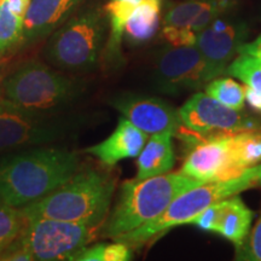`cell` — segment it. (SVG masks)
I'll list each match as a JSON object with an SVG mask.
<instances>
[{"instance_id":"cell-1","label":"cell","mask_w":261,"mask_h":261,"mask_svg":"<svg viewBox=\"0 0 261 261\" xmlns=\"http://www.w3.org/2000/svg\"><path fill=\"white\" fill-rule=\"evenodd\" d=\"M80 169L76 151L33 146L0 155V200L22 208L41 200Z\"/></svg>"},{"instance_id":"cell-2","label":"cell","mask_w":261,"mask_h":261,"mask_svg":"<svg viewBox=\"0 0 261 261\" xmlns=\"http://www.w3.org/2000/svg\"><path fill=\"white\" fill-rule=\"evenodd\" d=\"M115 182V178L107 172L79 169L41 200L19 210L27 219L48 218L103 227L112 205Z\"/></svg>"},{"instance_id":"cell-3","label":"cell","mask_w":261,"mask_h":261,"mask_svg":"<svg viewBox=\"0 0 261 261\" xmlns=\"http://www.w3.org/2000/svg\"><path fill=\"white\" fill-rule=\"evenodd\" d=\"M86 83L41 61L27 60L4 76L2 97L33 112L63 113L85 96Z\"/></svg>"},{"instance_id":"cell-4","label":"cell","mask_w":261,"mask_h":261,"mask_svg":"<svg viewBox=\"0 0 261 261\" xmlns=\"http://www.w3.org/2000/svg\"><path fill=\"white\" fill-rule=\"evenodd\" d=\"M204 184L184 173H166L123 182L114 208L102 227V236L116 240L162 213L189 189Z\"/></svg>"},{"instance_id":"cell-5","label":"cell","mask_w":261,"mask_h":261,"mask_svg":"<svg viewBox=\"0 0 261 261\" xmlns=\"http://www.w3.org/2000/svg\"><path fill=\"white\" fill-rule=\"evenodd\" d=\"M108 31L104 9L91 6L70 16L48 35L42 56L58 70L73 75L90 73L102 60Z\"/></svg>"},{"instance_id":"cell-6","label":"cell","mask_w":261,"mask_h":261,"mask_svg":"<svg viewBox=\"0 0 261 261\" xmlns=\"http://www.w3.org/2000/svg\"><path fill=\"white\" fill-rule=\"evenodd\" d=\"M257 187H261L260 163L247 168L242 174L234 178L204 182L189 189L175 197L161 214L142 226L116 238V241L126 242L130 248H138L145 243L154 242L155 238L162 236L166 231L179 225H188L196 215L210 205Z\"/></svg>"},{"instance_id":"cell-7","label":"cell","mask_w":261,"mask_h":261,"mask_svg":"<svg viewBox=\"0 0 261 261\" xmlns=\"http://www.w3.org/2000/svg\"><path fill=\"white\" fill-rule=\"evenodd\" d=\"M86 122L87 117L76 113L33 112L0 97V154L69 138Z\"/></svg>"},{"instance_id":"cell-8","label":"cell","mask_w":261,"mask_h":261,"mask_svg":"<svg viewBox=\"0 0 261 261\" xmlns=\"http://www.w3.org/2000/svg\"><path fill=\"white\" fill-rule=\"evenodd\" d=\"M27 219V218H25ZM102 230L99 226L48 218L27 219L17 240L12 242L25 250L33 260H71L86 248Z\"/></svg>"},{"instance_id":"cell-9","label":"cell","mask_w":261,"mask_h":261,"mask_svg":"<svg viewBox=\"0 0 261 261\" xmlns=\"http://www.w3.org/2000/svg\"><path fill=\"white\" fill-rule=\"evenodd\" d=\"M108 103L148 135L168 132L189 146L208 139L188 128L179 115V110L158 97L123 93L113 97Z\"/></svg>"},{"instance_id":"cell-10","label":"cell","mask_w":261,"mask_h":261,"mask_svg":"<svg viewBox=\"0 0 261 261\" xmlns=\"http://www.w3.org/2000/svg\"><path fill=\"white\" fill-rule=\"evenodd\" d=\"M213 79V71L196 45H169L158 52L154 65V85L161 93L174 96L200 90Z\"/></svg>"},{"instance_id":"cell-11","label":"cell","mask_w":261,"mask_h":261,"mask_svg":"<svg viewBox=\"0 0 261 261\" xmlns=\"http://www.w3.org/2000/svg\"><path fill=\"white\" fill-rule=\"evenodd\" d=\"M184 125L205 138L259 128L253 116L220 103L207 93H196L179 109Z\"/></svg>"},{"instance_id":"cell-12","label":"cell","mask_w":261,"mask_h":261,"mask_svg":"<svg viewBox=\"0 0 261 261\" xmlns=\"http://www.w3.org/2000/svg\"><path fill=\"white\" fill-rule=\"evenodd\" d=\"M226 14L217 17L210 25L197 33L196 46L210 65L214 76L226 73L227 67L246 44L248 27L241 19Z\"/></svg>"},{"instance_id":"cell-13","label":"cell","mask_w":261,"mask_h":261,"mask_svg":"<svg viewBox=\"0 0 261 261\" xmlns=\"http://www.w3.org/2000/svg\"><path fill=\"white\" fill-rule=\"evenodd\" d=\"M230 138L231 135L214 136L190 146L180 172L202 182L226 180L242 174L234 165Z\"/></svg>"},{"instance_id":"cell-14","label":"cell","mask_w":261,"mask_h":261,"mask_svg":"<svg viewBox=\"0 0 261 261\" xmlns=\"http://www.w3.org/2000/svg\"><path fill=\"white\" fill-rule=\"evenodd\" d=\"M85 2L86 0H32L19 45L28 47L47 38Z\"/></svg>"},{"instance_id":"cell-15","label":"cell","mask_w":261,"mask_h":261,"mask_svg":"<svg viewBox=\"0 0 261 261\" xmlns=\"http://www.w3.org/2000/svg\"><path fill=\"white\" fill-rule=\"evenodd\" d=\"M146 140L148 133L143 132L122 116L112 135L103 142L86 148L84 152L94 156L104 166L113 167L122 160L137 158Z\"/></svg>"},{"instance_id":"cell-16","label":"cell","mask_w":261,"mask_h":261,"mask_svg":"<svg viewBox=\"0 0 261 261\" xmlns=\"http://www.w3.org/2000/svg\"><path fill=\"white\" fill-rule=\"evenodd\" d=\"M173 136L168 132L155 133L146 140L142 151L137 156L136 179H146L166 174L175 163Z\"/></svg>"},{"instance_id":"cell-17","label":"cell","mask_w":261,"mask_h":261,"mask_svg":"<svg viewBox=\"0 0 261 261\" xmlns=\"http://www.w3.org/2000/svg\"><path fill=\"white\" fill-rule=\"evenodd\" d=\"M254 213L237 195L225 198L215 232L234 244L237 252L246 243Z\"/></svg>"},{"instance_id":"cell-18","label":"cell","mask_w":261,"mask_h":261,"mask_svg":"<svg viewBox=\"0 0 261 261\" xmlns=\"http://www.w3.org/2000/svg\"><path fill=\"white\" fill-rule=\"evenodd\" d=\"M137 5L128 0H109L104 6L109 22V34L104 47L103 60L110 67L121 64V44L125 37L126 23Z\"/></svg>"},{"instance_id":"cell-19","label":"cell","mask_w":261,"mask_h":261,"mask_svg":"<svg viewBox=\"0 0 261 261\" xmlns=\"http://www.w3.org/2000/svg\"><path fill=\"white\" fill-rule=\"evenodd\" d=\"M32 0H0V60L21 44Z\"/></svg>"},{"instance_id":"cell-20","label":"cell","mask_w":261,"mask_h":261,"mask_svg":"<svg viewBox=\"0 0 261 261\" xmlns=\"http://www.w3.org/2000/svg\"><path fill=\"white\" fill-rule=\"evenodd\" d=\"M163 0H142L136 6L125 28V38L130 45L148 42L160 25Z\"/></svg>"},{"instance_id":"cell-21","label":"cell","mask_w":261,"mask_h":261,"mask_svg":"<svg viewBox=\"0 0 261 261\" xmlns=\"http://www.w3.org/2000/svg\"><path fill=\"white\" fill-rule=\"evenodd\" d=\"M246 84V100L255 112L261 113V62L247 54H238L227 67L226 73Z\"/></svg>"},{"instance_id":"cell-22","label":"cell","mask_w":261,"mask_h":261,"mask_svg":"<svg viewBox=\"0 0 261 261\" xmlns=\"http://www.w3.org/2000/svg\"><path fill=\"white\" fill-rule=\"evenodd\" d=\"M231 151L241 172L261 162V127L231 135Z\"/></svg>"},{"instance_id":"cell-23","label":"cell","mask_w":261,"mask_h":261,"mask_svg":"<svg viewBox=\"0 0 261 261\" xmlns=\"http://www.w3.org/2000/svg\"><path fill=\"white\" fill-rule=\"evenodd\" d=\"M214 0H184L172 5L166 12L163 25L191 28L195 19L213 4Z\"/></svg>"},{"instance_id":"cell-24","label":"cell","mask_w":261,"mask_h":261,"mask_svg":"<svg viewBox=\"0 0 261 261\" xmlns=\"http://www.w3.org/2000/svg\"><path fill=\"white\" fill-rule=\"evenodd\" d=\"M132 259V248L126 242L98 243L84 248L74 261H127Z\"/></svg>"},{"instance_id":"cell-25","label":"cell","mask_w":261,"mask_h":261,"mask_svg":"<svg viewBox=\"0 0 261 261\" xmlns=\"http://www.w3.org/2000/svg\"><path fill=\"white\" fill-rule=\"evenodd\" d=\"M205 93L232 109L242 110L244 107V87L230 77L213 79L205 85Z\"/></svg>"},{"instance_id":"cell-26","label":"cell","mask_w":261,"mask_h":261,"mask_svg":"<svg viewBox=\"0 0 261 261\" xmlns=\"http://www.w3.org/2000/svg\"><path fill=\"white\" fill-rule=\"evenodd\" d=\"M25 223L27 219L19 208L0 200V252L17 240Z\"/></svg>"},{"instance_id":"cell-27","label":"cell","mask_w":261,"mask_h":261,"mask_svg":"<svg viewBox=\"0 0 261 261\" xmlns=\"http://www.w3.org/2000/svg\"><path fill=\"white\" fill-rule=\"evenodd\" d=\"M161 37L171 46H191L196 44L197 33L189 28L163 25Z\"/></svg>"},{"instance_id":"cell-28","label":"cell","mask_w":261,"mask_h":261,"mask_svg":"<svg viewBox=\"0 0 261 261\" xmlns=\"http://www.w3.org/2000/svg\"><path fill=\"white\" fill-rule=\"evenodd\" d=\"M223 203L224 200H221L217 203L210 205L208 208H205L204 211H202L200 214L196 215L188 225H195L198 228L203 231H211V232H215V228H217L218 220L220 218L221 210H223Z\"/></svg>"},{"instance_id":"cell-29","label":"cell","mask_w":261,"mask_h":261,"mask_svg":"<svg viewBox=\"0 0 261 261\" xmlns=\"http://www.w3.org/2000/svg\"><path fill=\"white\" fill-rule=\"evenodd\" d=\"M237 256L240 260L261 261V217L254 226L247 244L244 243L238 250Z\"/></svg>"},{"instance_id":"cell-30","label":"cell","mask_w":261,"mask_h":261,"mask_svg":"<svg viewBox=\"0 0 261 261\" xmlns=\"http://www.w3.org/2000/svg\"><path fill=\"white\" fill-rule=\"evenodd\" d=\"M238 54H247L257 58L261 62V34L252 42H246L241 46Z\"/></svg>"},{"instance_id":"cell-31","label":"cell","mask_w":261,"mask_h":261,"mask_svg":"<svg viewBox=\"0 0 261 261\" xmlns=\"http://www.w3.org/2000/svg\"><path fill=\"white\" fill-rule=\"evenodd\" d=\"M3 79H4V76H3V74H2V70H0V97H2V86H3Z\"/></svg>"},{"instance_id":"cell-32","label":"cell","mask_w":261,"mask_h":261,"mask_svg":"<svg viewBox=\"0 0 261 261\" xmlns=\"http://www.w3.org/2000/svg\"><path fill=\"white\" fill-rule=\"evenodd\" d=\"M128 2H132V3H136V4H139V3L142 2V0H128Z\"/></svg>"}]
</instances>
